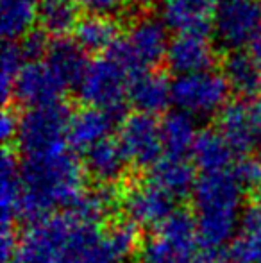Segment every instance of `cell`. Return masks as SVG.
<instances>
[{"mask_svg": "<svg viewBox=\"0 0 261 263\" xmlns=\"http://www.w3.org/2000/svg\"><path fill=\"white\" fill-rule=\"evenodd\" d=\"M66 88L59 83L45 61L25 63L13 88V97L27 107H39L61 102Z\"/></svg>", "mask_w": 261, "mask_h": 263, "instance_id": "obj_13", "label": "cell"}, {"mask_svg": "<svg viewBox=\"0 0 261 263\" xmlns=\"http://www.w3.org/2000/svg\"><path fill=\"white\" fill-rule=\"evenodd\" d=\"M213 61H215V49L208 36L200 32L175 34L170 40L165 58L168 70L175 73V77L211 70Z\"/></svg>", "mask_w": 261, "mask_h": 263, "instance_id": "obj_14", "label": "cell"}, {"mask_svg": "<svg viewBox=\"0 0 261 263\" xmlns=\"http://www.w3.org/2000/svg\"><path fill=\"white\" fill-rule=\"evenodd\" d=\"M77 9L86 11L88 14H97V16H113L120 13L126 4V0H72Z\"/></svg>", "mask_w": 261, "mask_h": 263, "instance_id": "obj_32", "label": "cell"}, {"mask_svg": "<svg viewBox=\"0 0 261 263\" xmlns=\"http://www.w3.org/2000/svg\"><path fill=\"white\" fill-rule=\"evenodd\" d=\"M38 22V0H2L0 31L6 42L22 40Z\"/></svg>", "mask_w": 261, "mask_h": 263, "instance_id": "obj_26", "label": "cell"}, {"mask_svg": "<svg viewBox=\"0 0 261 263\" xmlns=\"http://www.w3.org/2000/svg\"><path fill=\"white\" fill-rule=\"evenodd\" d=\"M118 143L131 165L152 168L163 158L165 147L161 138V124L150 115L132 113L120 124Z\"/></svg>", "mask_w": 261, "mask_h": 263, "instance_id": "obj_9", "label": "cell"}, {"mask_svg": "<svg viewBox=\"0 0 261 263\" xmlns=\"http://www.w3.org/2000/svg\"><path fill=\"white\" fill-rule=\"evenodd\" d=\"M244 183L236 172L200 174L192 192L193 218L206 249L233 242L244 215Z\"/></svg>", "mask_w": 261, "mask_h": 263, "instance_id": "obj_2", "label": "cell"}, {"mask_svg": "<svg viewBox=\"0 0 261 263\" xmlns=\"http://www.w3.org/2000/svg\"><path fill=\"white\" fill-rule=\"evenodd\" d=\"M84 168L68 151L25 158L20 165L18 217L29 222L70 210L84 195Z\"/></svg>", "mask_w": 261, "mask_h": 263, "instance_id": "obj_1", "label": "cell"}, {"mask_svg": "<svg viewBox=\"0 0 261 263\" xmlns=\"http://www.w3.org/2000/svg\"><path fill=\"white\" fill-rule=\"evenodd\" d=\"M215 0H163L161 20L177 34L200 32L206 34L215 16Z\"/></svg>", "mask_w": 261, "mask_h": 263, "instance_id": "obj_17", "label": "cell"}, {"mask_svg": "<svg viewBox=\"0 0 261 263\" xmlns=\"http://www.w3.org/2000/svg\"><path fill=\"white\" fill-rule=\"evenodd\" d=\"M73 40L86 52H109L120 42L118 25L111 16L86 14L77 24L75 31H73Z\"/></svg>", "mask_w": 261, "mask_h": 263, "instance_id": "obj_25", "label": "cell"}, {"mask_svg": "<svg viewBox=\"0 0 261 263\" xmlns=\"http://www.w3.org/2000/svg\"><path fill=\"white\" fill-rule=\"evenodd\" d=\"M0 208L2 231H11L20 208V165L9 151H4L0 163Z\"/></svg>", "mask_w": 261, "mask_h": 263, "instance_id": "obj_27", "label": "cell"}, {"mask_svg": "<svg viewBox=\"0 0 261 263\" xmlns=\"http://www.w3.org/2000/svg\"><path fill=\"white\" fill-rule=\"evenodd\" d=\"M261 31V0L220 2L213 16V32L229 52L251 47Z\"/></svg>", "mask_w": 261, "mask_h": 263, "instance_id": "obj_8", "label": "cell"}, {"mask_svg": "<svg viewBox=\"0 0 261 263\" xmlns=\"http://www.w3.org/2000/svg\"><path fill=\"white\" fill-rule=\"evenodd\" d=\"M122 204L129 222H132L136 228L138 226L157 228L175 211V199L165 194L149 179L145 183L132 184L124 195Z\"/></svg>", "mask_w": 261, "mask_h": 263, "instance_id": "obj_12", "label": "cell"}, {"mask_svg": "<svg viewBox=\"0 0 261 263\" xmlns=\"http://www.w3.org/2000/svg\"><path fill=\"white\" fill-rule=\"evenodd\" d=\"M50 263H124L108 231L77 215V224Z\"/></svg>", "mask_w": 261, "mask_h": 263, "instance_id": "obj_10", "label": "cell"}, {"mask_svg": "<svg viewBox=\"0 0 261 263\" xmlns=\"http://www.w3.org/2000/svg\"><path fill=\"white\" fill-rule=\"evenodd\" d=\"M197 179L193 163H190L186 158L167 156V154L150 168L149 176L150 183H154L175 201L192 194Z\"/></svg>", "mask_w": 261, "mask_h": 263, "instance_id": "obj_19", "label": "cell"}, {"mask_svg": "<svg viewBox=\"0 0 261 263\" xmlns=\"http://www.w3.org/2000/svg\"><path fill=\"white\" fill-rule=\"evenodd\" d=\"M229 254L234 263H261V202L247 206Z\"/></svg>", "mask_w": 261, "mask_h": 263, "instance_id": "obj_24", "label": "cell"}, {"mask_svg": "<svg viewBox=\"0 0 261 263\" xmlns=\"http://www.w3.org/2000/svg\"><path fill=\"white\" fill-rule=\"evenodd\" d=\"M229 86L222 73L215 70L179 76L172 83V102L193 118L213 117L226 107Z\"/></svg>", "mask_w": 261, "mask_h": 263, "instance_id": "obj_7", "label": "cell"}, {"mask_svg": "<svg viewBox=\"0 0 261 263\" xmlns=\"http://www.w3.org/2000/svg\"><path fill=\"white\" fill-rule=\"evenodd\" d=\"M25 65V58L20 50V45L14 42H6L2 47V59H0V95L2 102L7 104L13 97V88Z\"/></svg>", "mask_w": 261, "mask_h": 263, "instance_id": "obj_30", "label": "cell"}, {"mask_svg": "<svg viewBox=\"0 0 261 263\" xmlns=\"http://www.w3.org/2000/svg\"><path fill=\"white\" fill-rule=\"evenodd\" d=\"M220 2H231V0H220Z\"/></svg>", "mask_w": 261, "mask_h": 263, "instance_id": "obj_38", "label": "cell"}, {"mask_svg": "<svg viewBox=\"0 0 261 263\" xmlns=\"http://www.w3.org/2000/svg\"><path fill=\"white\" fill-rule=\"evenodd\" d=\"M18 120H20V118H18L9 107H4L2 118H0V135H2V140L6 143L16 138Z\"/></svg>", "mask_w": 261, "mask_h": 263, "instance_id": "obj_34", "label": "cell"}, {"mask_svg": "<svg viewBox=\"0 0 261 263\" xmlns=\"http://www.w3.org/2000/svg\"><path fill=\"white\" fill-rule=\"evenodd\" d=\"M45 63L65 88L79 86L81 79L90 65L86 50L75 40L68 38H56L50 42Z\"/></svg>", "mask_w": 261, "mask_h": 263, "instance_id": "obj_18", "label": "cell"}, {"mask_svg": "<svg viewBox=\"0 0 261 263\" xmlns=\"http://www.w3.org/2000/svg\"><path fill=\"white\" fill-rule=\"evenodd\" d=\"M251 54L256 58V61L259 63L261 66V31L258 32V36L254 38V42L251 43Z\"/></svg>", "mask_w": 261, "mask_h": 263, "instance_id": "obj_35", "label": "cell"}, {"mask_svg": "<svg viewBox=\"0 0 261 263\" xmlns=\"http://www.w3.org/2000/svg\"><path fill=\"white\" fill-rule=\"evenodd\" d=\"M222 76L231 91L240 97H252L261 91V66L251 52L236 50L226 55Z\"/></svg>", "mask_w": 261, "mask_h": 263, "instance_id": "obj_21", "label": "cell"}, {"mask_svg": "<svg viewBox=\"0 0 261 263\" xmlns=\"http://www.w3.org/2000/svg\"><path fill=\"white\" fill-rule=\"evenodd\" d=\"M129 2L136 7H150V6H154L157 0H129Z\"/></svg>", "mask_w": 261, "mask_h": 263, "instance_id": "obj_36", "label": "cell"}, {"mask_svg": "<svg viewBox=\"0 0 261 263\" xmlns=\"http://www.w3.org/2000/svg\"><path fill=\"white\" fill-rule=\"evenodd\" d=\"M168 45L170 38L165 22L152 14H145L132 22L126 38L120 40L108 54L134 76L138 72L152 70L165 61Z\"/></svg>", "mask_w": 261, "mask_h": 263, "instance_id": "obj_5", "label": "cell"}, {"mask_svg": "<svg viewBox=\"0 0 261 263\" xmlns=\"http://www.w3.org/2000/svg\"><path fill=\"white\" fill-rule=\"evenodd\" d=\"M234 154L236 153L231 149L224 136L218 131H211V129L200 131L192 151L193 165L200 170V174L233 170L236 165Z\"/></svg>", "mask_w": 261, "mask_h": 263, "instance_id": "obj_22", "label": "cell"}, {"mask_svg": "<svg viewBox=\"0 0 261 263\" xmlns=\"http://www.w3.org/2000/svg\"><path fill=\"white\" fill-rule=\"evenodd\" d=\"M142 263H213L202 246L193 213L175 210L143 242Z\"/></svg>", "mask_w": 261, "mask_h": 263, "instance_id": "obj_3", "label": "cell"}, {"mask_svg": "<svg viewBox=\"0 0 261 263\" xmlns=\"http://www.w3.org/2000/svg\"><path fill=\"white\" fill-rule=\"evenodd\" d=\"M234 172L244 186H261V159L244 158L236 161Z\"/></svg>", "mask_w": 261, "mask_h": 263, "instance_id": "obj_33", "label": "cell"}, {"mask_svg": "<svg viewBox=\"0 0 261 263\" xmlns=\"http://www.w3.org/2000/svg\"><path fill=\"white\" fill-rule=\"evenodd\" d=\"M113 206H115V194L109 186H101L98 190L84 192L83 197L70 210L79 215L83 220L101 226V222L111 213Z\"/></svg>", "mask_w": 261, "mask_h": 263, "instance_id": "obj_29", "label": "cell"}, {"mask_svg": "<svg viewBox=\"0 0 261 263\" xmlns=\"http://www.w3.org/2000/svg\"><path fill=\"white\" fill-rule=\"evenodd\" d=\"M127 101L136 109V113L154 115L161 113L172 102V83L167 77L154 70H145L131 76Z\"/></svg>", "mask_w": 261, "mask_h": 263, "instance_id": "obj_16", "label": "cell"}, {"mask_svg": "<svg viewBox=\"0 0 261 263\" xmlns=\"http://www.w3.org/2000/svg\"><path fill=\"white\" fill-rule=\"evenodd\" d=\"M77 11L72 0H38V24L45 34L65 38L79 24Z\"/></svg>", "mask_w": 261, "mask_h": 263, "instance_id": "obj_28", "label": "cell"}, {"mask_svg": "<svg viewBox=\"0 0 261 263\" xmlns=\"http://www.w3.org/2000/svg\"><path fill=\"white\" fill-rule=\"evenodd\" d=\"M68 106L63 102L29 107L18 120L16 143L24 158L47 156L66 149L70 125Z\"/></svg>", "mask_w": 261, "mask_h": 263, "instance_id": "obj_4", "label": "cell"}, {"mask_svg": "<svg viewBox=\"0 0 261 263\" xmlns=\"http://www.w3.org/2000/svg\"><path fill=\"white\" fill-rule=\"evenodd\" d=\"M118 117L97 107H83L72 113L68 125V143L72 149L86 154L98 143L109 140Z\"/></svg>", "mask_w": 261, "mask_h": 263, "instance_id": "obj_15", "label": "cell"}, {"mask_svg": "<svg viewBox=\"0 0 261 263\" xmlns=\"http://www.w3.org/2000/svg\"><path fill=\"white\" fill-rule=\"evenodd\" d=\"M20 50L24 54L25 61H39L43 55L49 52L50 42L47 40V34L43 31H31L25 38L20 40Z\"/></svg>", "mask_w": 261, "mask_h": 263, "instance_id": "obj_31", "label": "cell"}, {"mask_svg": "<svg viewBox=\"0 0 261 263\" xmlns=\"http://www.w3.org/2000/svg\"><path fill=\"white\" fill-rule=\"evenodd\" d=\"M129 81L131 73L113 55L106 54L88 65L77 86V93L88 107L109 111L120 118L127 99Z\"/></svg>", "mask_w": 261, "mask_h": 263, "instance_id": "obj_6", "label": "cell"}, {"mask_svg": "<svg viewBox=\"0 0 261 263\" xmlns=\"http://www.w3.org/2000/svg\"><path fill=\"white\" fill-rule=\"evenodd\" d=\"M161 124V138L167 156L186 158L192 153L200 131L197 129L195 118L181 109L168 111Z\"/></svg>", "mask_w": 261, "mask_h": 263, "instance_id": "obj_23", "label": "cell"}, {"mask_svg": "<svg viewBox=\"0 0 261 263\" xmlns=\"http://www.w3.org/2000/svg\"><path fill=\"white\" fill-rule=\"evenodd\" d=\"M259 97H261V91H259ZM259 122H261V102H259Z\"/></svg>", "mask_w": 261, "mask_h": 263, "instance_id": "obj_37", "label": "cell"}, {"mask_svg": "<svg viewBox=\"0 0 261 263\" xmlns=\"http://www.w3.org/2000/svg\"><path fill=\"white\" fill-rule=\"evenodd\" d=\"M218 133L236 154H247L261 138L259 107L245 99H234L218 113Z\"/></svg>", "mask_w": 261, "mask_h": 263, "instance_id": "obj_11", "label": "cell"}, {"mask_svg": "<svg viewBox=\"0 0 261 263\" xmlns=\"http://www.w3.org/2000/svg\"><path fill=\"white\" fill-rule=\"evenodd\" d=\"M127 159L118 140H106L84 154V170L102 186H111L126 176Z\"/></svg>", "mask_w": 261, "mask_h": 263, "instance_id": "obj_20", "label": "cell"}]
</instances>
